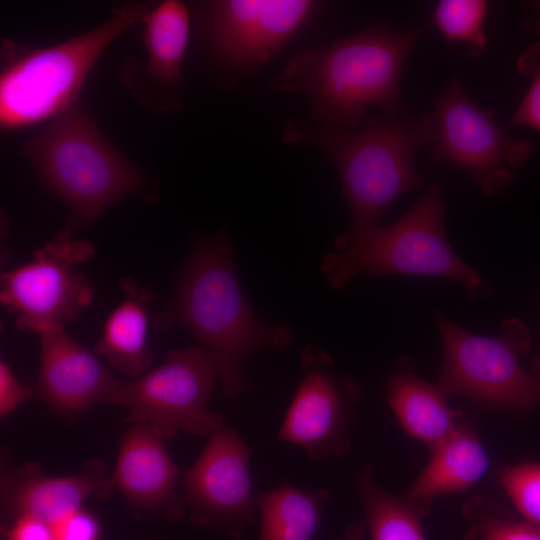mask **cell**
<instances>
[{
	"instance_id": "6da1fadb",
	"label": "cell",
	"mask_w": 540,
	"mask_h": 540,
	"mask_svg": "<svg viewBox=\"0 0 540 540\" xmlns=\"http://www.w3.org/2000/svg\"><path fill=\"white\" fill-rule=\"evenodd\" d=\"M153 322L161 330L179 325L195 337L213 359L228 401L254 390L246 368L258 351H283L293 340L289 325L265 323L253 310L224 232L196 242L171 300Z\"/></svg>"
},
{
	"instance_id": "7a4b0ae2",
	"label": "cell",
	"mask_w": 540,
	"mask_h": 540,
	"mask_svg": "<svg viewBox=\"0 0 540 540\" xmlns=\"http://www.w3.org/2000/svg\"><path fill=\"white\" fill-rule=\"evenodd\" d=\"M432 115H413L405 107L367 115L353 128L306 120L287 121L281 140L321 151L337 170L349 207L351 231L378 225L386 208L405 193L422 187L415 167L420 149L432 140Z\"/></svg>"
},
{
	"instance_id": "3957f363",
	"label": "cell",
	"mask_w": 540,
	"mask_h": 540,
	"mask_svg": "<svg viewBox=\"0 0 540 540\" xmlns=\"http://www.w3.org/2000/svg\"><path fill=\"white\" fill-rule=\"evenodd\" d=\"M419 34L378 23L329 46L296 53L270 86L306 95V121L357 127L370 106L383 112L403 106L401 73Z\"/></svg>"
},
{
	"instance_id": "277c9868",
	"label": "cell",
	"mask_w": 540,
	"mask_h": 540,
	"mask_svg": "<svg viewBox=\"0 0 540 540\" xmlns=\"http://www.w3.org/2000/svg\"><path fill=\"white\" fill-rule=\"evenodd\" d=\"M22 154L68 208L69 231L149 186L145 173L112 145L80 101L48 121Z\"/></svg>"
},
{
	"instance_id": "5b68a950",
	"label": "cell",
	"mask_w": 540,
	"mask_h": 540,
	"mask_svg": "<svg viewBox=\"0 0 540 540\" xmlns=\"http://www.w3.org/2000/svg\"><path fill=\"white\" fill-rule=\"evenodd\" d=\"M156 5L116 7L101 25L44 47L2 39L0 125L16 130L48 122L79 101V93L106 48Z\"/></svg>"
},
{
	"instance_id": "8992f818",
	"label": "cell",
	"mask_w": 540,
	"mask_h": 540,
	"mask_svg": "<svg viewBox=\"0 0 540 540\" xmlns=\"http://www.w3.org/2000/svg\"><path fill=\"white\" fill-rule=\"evenodd\" d=\"M321 270L336 289L357 274L433 276L459 282L473 298H486L491 286L453 250L445 229L443 183L433 182L414 205L390 225L348 230L335 241Z\"/></svg>"
},
{
	"instance_id": "52a82bcc",
	"label": "cell",
	"mask_w": 540,
	"mask_h": 540,
	"mask_svg": "<svg viewBox=\"0 0 540 540\" xmlns=\"http://www.w3.org/2000/svg\"><path fill=\"white\" fill-rule=\"evenodd\" d=\"M443 344L437 387L480 405L527 412L540 405V378L521 362L531 344L528 327L508 319L493 336L468 332L443 314L434 316Z\"/></svg>"
},
{
	"instance_id": "ba28073f",
	"label": "cell",
	"mask_w": 540,
	"mask_h": 540,
	"mask_svg": "<svg viewBox=\"0 0 540 540\" xmlns=\"http://www.w3.org/2000/svg\"><path fill=\"white\" fill-rule=\"evenodd\" d=\"M209 63L229 83L254 76L320 13L311 0H214L199 5Z\"/></svg>"
},
{
	"instance_id": "9c48e42d",
	"label": "cell",
	"mask_w": 540,
	"mask_h": 540,
	"mask_svg": "<svg viewBox=\"0 0 540 540\" xmlns=\"http://www.w3.org/2000/svg\"><path fill=\"white\" fill-rule=\"evenodd\" d=\"M218 373L198 344L168 352L152 370L122 385L110 401L127 411L126 421L165 440L178 432L209 437L225 420L209 409Z\"/></svg>"
},
{
	"instance_id": "30bf717a",
	"label": "cell",
	"mask_w": 540,
	"mask_h": 540,
	"mask_svg": "<svg viewBox=\"0 0 540 540\" xmlns=\"http://www.w3.org/2000/svg\"><path fill=\"white\" fill-rule=\"evenodd\" d=\"M430 158L467 172L486 196H499L512 182V169L525 165L534 153L531 142L512 137L452 77L433 99Z\"/></svg>"
},
{
	"instance_id": "8fae6325",
	"label": "cell",
	"mask_w": 540,
	"mask_h": 540,
	"mask_svg": "<svg viewBox=\"0 0 540 540\" xmlns=\"http://www.w3.org/2000/svg\"><path fill=\"white\" fill-rule=\"evenodd\" d=\"M93 246L65 229L37 249L32 260L1 274V304L19 329L38 333L64 328L93 301L94 288L79 269Z\"/></svg>"
},
{
	"instance_id": "7c38bea8",
	"label": "cell",
	"mask_w": 540,
	"mask_h": 540,
	"mask_svg": "<svg viewBox=\"0 0 540 540\" xmlns=\"http://www.w3.org/2000/svg\"><path fill=\"white\" fill-rule=\"evenodd\" d=\"M300 369L302 378L277 438L302 448L311 462L324 463L350 450L362 391L321 349L307 346Z\"/></svg>"
},
{
	"instance_id": "4fadbf2b",
	"label": "cell",
	"mask_w": 540,
	"mask_h": 540,
	"mask_svg": "<svg viewBox=\"0 0 540 540\" xmlns=\"http://www.w3.org/2000/svg\"><path fill=\"white\" fill-rule=\"evenodd\" d=\"M251 449L226 422L212 433L194 464L181 475L191 523L241 540L258 512L250 473Z\"/></svg>"
},
{
	"instance_id": "5bb4252c",
	"label": "cell",
	"mask_w": 540,
	"mask_h": 540,
	"mask_svg": "<svg viewBox=\"0 0 540 540\" xmlns=\"http://www.w3.org/2000/svg\"><path fill=\"white\" fill-rule=\"evenodd\" d=\"M190 10L178 0L156 5L141 21L143 52L129 58L119 77L132 97L156 114L182 109L185 80L182 64L190 35Z\"/></svg>"
},
{
	"instance_id": "9a60e30c",
	"label": "cell",
	"mask_w": 540,
	"mask_h": 540,
	"mask_svg": "<svg viewBox=\"0 0 540 540\" xmlns=\"http://www.w3.org/2000/svg\"><path fill=\"white\" fill-rule=\"evenodd\" d=\"M114 491L112 474L98 458L84 462L76 473L65 476H48L34 462L16 467L2 461V526L29 516L53 527L83 508L86 501H105Z\"/></svg>"
},
{
	"instance_id": "2e32d148",
	"label": "cell",
	"mask_w": 540,
	"mask_h": 540,
	"mask_svg": "<svg viewBox=\"0 0 540 540\" xmlns=\"http://www.w3.org/2000/svg\"><path fill=\"white\" fill-rule=\"evenodd\" d=\"M181 475L164 438L138 425L123 435L112 480L134 518L181 520L187 513Z\"/></svg>"
},
{
	"instance_id": "e0dca14e",
	"label": "cell",
	"mask_w": 540,
	"mask_h": 540,
	"mask_svg": "<svg viewBox=\"0 0 540 540\" xmlns=\"http://www.w3.org/2000/svg\"><path fill=\"white\" fill-rule=\"evenodd\" d=\"M122 383L64 328L40 334L35 392L54 415L73 420L95 405L110 404Z\"/></svg>"
},
{
	"instance_id": "ac0fdd59",
	"label": "cell",
	"mask_w": 540,
	"mask_h": 540,
	"mask_svg": "<svg viewBox=\"0 0 540 540\" xmlns=\"http://www.w3.org/2000/svg\"><path fill=\"white\" fill-rule=\"evenodd\" d=\"M120 289L123 299L107 317L94 350L117 372L136 379L153 360L147 341L151 293L128 278L120 281Z\"/></svg>"
},
{
	"instance_id": "d6986e66",
	"label": "cell",
	"mask_w": 540,
	"mask_h": 540,
	"mask_svg": "<svg viewBox=\"0 0 540 540\" xmlns=\"http://www.w3.org/2000/svg\"><path fill=\"white\" fill-rule=\"evenodd\" d=\"M431 451L427 465L404 495L427 507L437 496L466 491L484 476L489 466L484 446L466 425L459 424Z\"/></svg>"
},
{
	"instance_id": "ffe728a7",
	"label": "cell",
	"mask_w": 540,
	"mask_h": 540,
	"mask_svg": "<svg viewBox=\"0 0 540 540\" xmlns=\"http://www.w3.org/2000/svg\"><path fill=\"white\" fill-rule=\"evenodd\" d=\"M385 394L402 428L430 449L443 442L459 425L447 403V395L405 366H400L387 379Z\"/></svg>"
},
{
	"instance_id": "44dd1931",
	"label": "cell",
	"mask_w": 540,
	"mask_h": 540,
	"mask_svg": "<svg viewBox=\"0 0 540 540\" xmlns=\"http://www.w3.org/2000/svg\"><path fill=\"white\" fill-rule=\"evenodd\" d=\"M329 500L327 489H303L287 483L259 493L258 540H315Z\"/></svg>"
},
{
	"instance_id": "7402d4cb",
	"label": "cell",
	"mask_w": 540,
	"mask_h": 540,
	"mask_svg": "<svg viewBox=\"0 0 540 540\" xmlns=\"http://www.w3.org/2000/svg\"><path fill=\"white\" fill-rule=\"evenodd\" d=\"M354 485L370 540H426L422 518L429 507L383 489L370 464L355 472Z\"/></svg>"
},
{
	"instance_id": "603a6c76",
	"label": "cell",
	"mask_w": 540,
	"mask_h": 540,
	"mask_svg": "<svg viewBox=\"0 0 540 540\" xmlns=\"http://www.w3.org/2000/svg\"><path fill=\"white\" fill-rule=\"evenodd\" d=\"M488 8L484 0H441L431 20L448 41L464 44L469 57L478 58L487 45L484 22Z\"/></svg>"
},
{
	"instance_id": "cb8c5ba5",
	"label": "cell",
	"mask_w": 540,
	"mask_h": 540,
	"mask_svg": "<svg viewBox=\"0 0 540 540\" xmlns=\"http://www.w3.org/2000/svg\"><path fill=\"white\" fill-rule=\"evenodd\" d=\"M464 540H540V526L512 518L502 508L485 501L470 502Z\"/></svg>"
},
{
	"instance_id": "d4e9b609",
	"label": "cell",
	"mask_w": 540,
	"mask_h": 540,
	"mask_svg": "<svg viewBox=\"0 0 540 540\" xmlns=\"http://www.w3.org/2000/svg\"><path fill=\"white\" fill-rule=\"evenodd\" d=\"M500 480L523 520L540 526V463L509 466L502 471Z\"/></svg>"
},
{
	"instance_id": "484cf974",
	"label": "cell",
	"mask_w": 540,
	"mask_h": 540,
	"mask_svg": "<svg viewBox=\"0 0 540 540\" xmlns=\"http://www.w3.org/2000/svg\"><path fill=\"white\" fill-rule=\"evenodd\" d=\"M518 71L530 86L513 114L512 125L525 126L540 135V41L531 44L517 59Z\"/></svg>"
},
{
	"instance_id": "4316f807",
	"label": "cell",
	"mask_w": 540,
	"mask_h": 540,
	"mask_svg": "<svg viewBox=\"0 0 540 540\" xmlns=\"http://www.w3.org/2000/svg\"><path fill=\"white\" fill-rule=\"evenodd\" d=\"M56 540H100L101 526L97 518L81 508L55 524Z\"/></svg>"
},
{
	"instance_id": "83f0119b",
	"label": "cell",
	"mask_w": 540,
	"mask_h": 540,
	"mask_svg": "<svg viewBox=\"0 0 540 540\" xmlns=\"http://www.w3.org/2000/svg\"><path fill=\"white\" fill-rule=\"evenodd\" d=\"M33 389L20 382L5 361L0 362V417L5 418L29 399Z\"/></svg>"
},
{
	"instance_id": "f1b7e54d",
	"label": "cell",
	"mask_w": 540,
	"mask_h": 540,
	"mask_svg": "<svg viewBox=\"0 0 540 540\" xmlns=\"http://www.w3.org/2000/svg\"><path fill=\"white\" fill-rule=\"evenodd\" d=\"M5 540H56L53 528L43 521L21 516L2 526Z\"/></svg>"
},
{
	"instance_id": "f546056e",
	"label": "cell",
	"mask_w": 540,
	"mask_h": 540,
	"mask_svg": "<svg viewBox=\"0 0 540 540\" xmlns=\"http://www.w3.org/2000/svg\"><path fill=\"white\" fill-rule=\"evenodd\" d=\"M366 532L364 521H354L347 527L342 540H364Z\"/></svg>"
}]
</instances>
